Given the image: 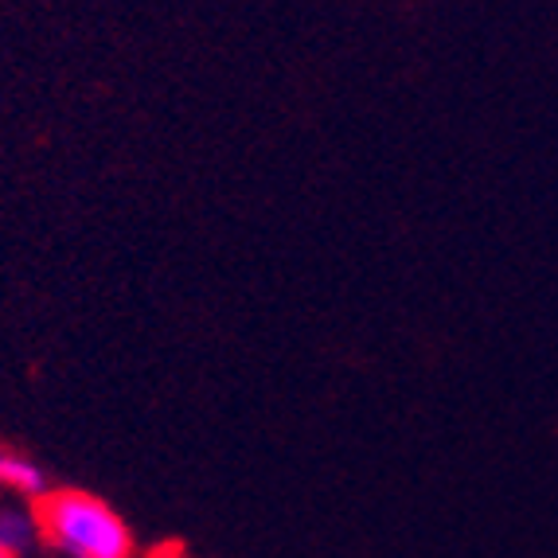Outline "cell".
Wrapping results in <instances>:
<instances>
[{
  "mask_svg": "<svg viewBox=\"0 0 558 558\" xmlns=\"http://www.w3.org/2000/svg\"><path fill=\"white\" fill-rule=\"evenodd\" d=\"M39 535L66 558H133V535L110 504L86 488H51L36 504Z\"/></svg>",
  "mask_w": 558,
  "mask_h": 558,
  "instance_id": "1",
  "label": "cell"
},
{
  "mask_svg": "<svg viewBox=\"0 0 558 558\" xmlns=\"http://www.w3.org/2000/svg\"><path fill=\"white\" fill-rule=\"evenodd\" d=\"M0 488L24 496V500H36V504L51 493L44 469H39L32 457L16 453V449H9V446H0Z\"/></svg>",
  "mask_w": 558,
  "mask_h": 558,
  "instance_id": "2",
  "label": "cell"
},
{
  "mask_svg": "<svg viewBox=\"0 0 558 558\" xmlns=\"http://www.w3.org/2000/svg\"><path fill=\"white\" fill-rule=\"evenodd\" d=\"M39 539L44 535H39L36 512L20 508V504H0V555L24 558Z\"/></svg>",
  "mask_w": 558,
  "mask_h": 558,
  "instance_id": "3",
  "label": "cell"
},
{
  "mask_svg": "<svg viewBox=\"0 0 558 558\" xmlns=\"http://www.w3.org/2000/svg\"><path fill=\"white\" fill-rule=\"evenodd\" d=\"M0 558H9V555H0Z\"/></svg>",
  "mask_w": 558,
  "mask_h": 558,
  "instance_id": "4",
  "label": "cell"
}]
</instances>
